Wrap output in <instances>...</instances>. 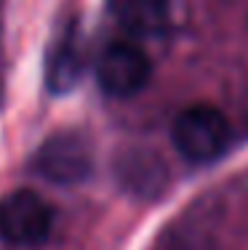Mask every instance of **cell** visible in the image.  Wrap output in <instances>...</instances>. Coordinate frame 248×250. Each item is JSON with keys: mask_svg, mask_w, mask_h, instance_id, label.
Wrapping results in <instances>:
<instances>
[{"mask_svg": "<svg viewBox=\"0 0 248 250\" xmlns=\"http://www.w3.org/2000/svg\"><path fill=\"white\" fill-rule=\"evenodd\" d=\"M80 75H83V51L78 45L75 27H69L67 32H62V38H56L54 48L48 53L45 83L54 93H67L78 85Z\"/></svg>", "mask_w": 248, "mask_h": 250, "instance_id": "5b68a950", "label": "cell"}, {"mask_svg": "<svg viewBox=\"0 0 248 250\" xmlns=\"http://www.w3.org/2000/svg\"><path fill=\"white\" fill-rule=\"evenodd\" d=\"M107 11L123 29L152 35L168 27V0H107Z\"/></svg>", "mask_w": 248, "mask_h": 250, "instance_id": "8992f818", "label": "cell"}, {"mask_svg": "<svg viewBox=\"0 0 248 250\" xmlns=\"http://www.w3.org/2000/svg\"><path fill=\"white\" fill-rule=\"evenodd\" d=\"M35 168L48 181L72 187L93 173V146L80 130H59L40 144Z\"/></svg>", "mask_w": 248, "mask_h": 250, "instance_id": "7a4b0ae2", "label": "cell"}, {"mask_svg": "<svg viewBox=\"0 0 248 250\" xmlns=\"http://www.w3.org/2000/svg\"><path fill=\"white\" fill-rule=\"evenodd\" d=\"M117 176L128 192H136L141 197H155L165 187V165L152 152H126L117 163Z\"/></svg>", "mask_w": 248, "mask_h": 250, "instance_id": "52a82bcc", "label": "cell"}, {"mask_svg": "<svg viewBox=\"0 0 248 250\" xmlns=\"http://www.w3.org/2000/svg\"><path fill=\"white\" fill-rule=\"evenodd\" d=\"M176 152L190 163H211L222 157L232 139L229 120L211 104H195L176 117L171 128Z\"/></svg>", "mask_w": 248, "mask_h": 250, "instance_id": "6da1fadb", "label": "cell"}, {"mask_svg": "<svg viewBox=\"0 0 248 250\" xmlns=\"http://www.w3.org/2000/svg\"><path fill=\"white\" fill-rule=\"evenodd\" d=\"M152 72L150 56L131 43H115L102 53L96 64V80L104 93L128 99L147 85Z\"/></svg>", "mask_w": 248, "mask_h": 250, "instance_id": "277c9868", "label": "cell"}, {"mask_svg": "<svg viewBox=\"0 0 248 250\" xmlns=\"http://www.w3.org/2000/svg\"><path fill=\"white\" fill-rule=\"evenodd\" d=\"M51 208L29 189H16L0 200V237L11 245H40L51 231Z\"/></svg>", "mask_w": 248, "mask_h": 250, "instance_id": "3957f363", "label": "cell"}]
</instances>
